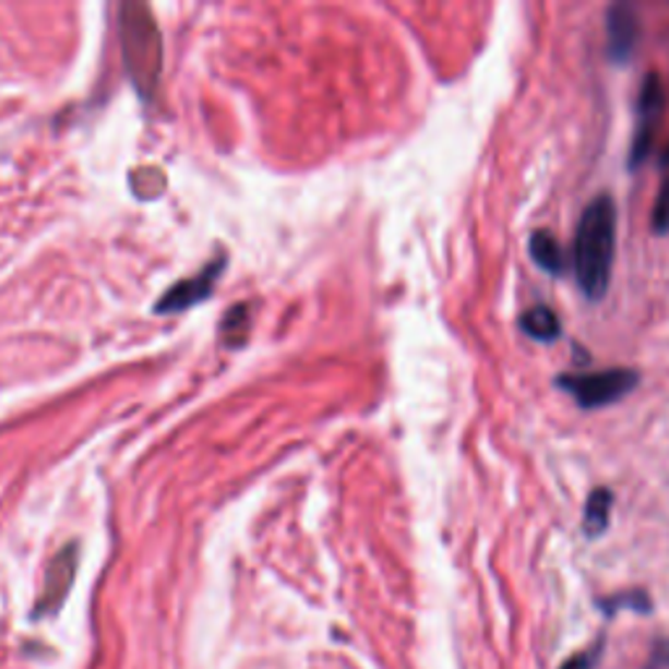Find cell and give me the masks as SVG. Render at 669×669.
<instances>
[{"label":"cell","mask_w":669,"mask_h":669,"mask_svg":"<svg viewBox=\"0 0 669 669\" xmlns=\"http://www.w3.org/2000/svg\"><path fill=\"white\" fill-rule=\"evenodd\" d=\"M528 251H531V260L539 264L541 270L549 275H562L568 267L565 251H562L560 241L549 230H536L528 241Z\"/></svg>","instance_id":"obj_8"},{"label":"cell","mask_w":669,"mask_h":669,"mask_svg":"<svg viewBox=\"0 0 669 669\" xmlns=\"http://www.w3.org/2000/svg\"><path fill=\"white\" fill-rule=\"evenodd\" d=\"M521 330L539 343H554L562 335V324L549 307H531L523 311Z\"/></svg>","instance_id":"obj_9"},{"label":"cell","mask_w":669,"mask_h":669,"mask_svg":"<svg viewBox=\"0 0 669 669\" xmlns=\"http://www.w3.org/2000/svg\"><path fill=\"white\" fill-rule=\"evenodd\" d=\"M607 35L612 61H628L641 37L638 13H635L631 5H612V9L607 11Z\"/></svg>","instance_id":"obj_6"},{"label":"cell","mask_w":669,"mask_h":669,"mask_svg":"<svg viewBox=\"0 0 669 669\" xmlns=\"http://www.w3.org/2000/svg\"><path fill=\"white\" fill-rule=\"evenodd\" d=\"M220 267L223 264L215 262V264H210L207 270H202L199 275L178 283V286H174L168 294H165V298L157 303L155 309L160 311V314H170V311H183V309L194 307L196 301H202V298L210 296L212 283H215L217 275H220Z\"/></svg>","instance_id":"obj_7"},{"label":"cell","mask_w":669,"mask_h":669,"mask_svg":"<svg viewBox=\"0 0 669 669\" xmlns=\"http://www.w3.org/2000/svg\"><path fill=\"white\" fill-rule=\"evenodd\" d=\"M618 251V207L609 194H599L583 210L573 243V270L588 301L607 296Z\"/></svg>","instance_id":"obj_1"},{"label":"cell","mask_w":669,"mask_h":669,"mask_svg":"<svg viewBox=\"0 0 669 669\" xmlns=\"http://www.w3.org/2000/svg\"><path fill=\"white\" fill-rule=\"evenodd\" d=\"M609 515H612V492L605 487L594 489L586 500V510H583V531L592 539L601 536L609 526Z\"/></svg>","instance_id":"obj_10"},{"label":"cell","mask_w":669,"mask_h":669,"mask_svg":"<svg viewBox=\"0 0 669 669\" xmlns=\"http://www.w3.org/2000/svg\"><path fill=\"white\" fill-rule=\"evenodd\" d=\"M607 614H614L618 609H635V612H648L652 609V599L644 592H628L620 596H609V599L601 601Z\"/></svg>","instance_id":"obj_12"},{"label":"cell","mask_w":669,"mask_h":669,"mask_svg":"<svg viewBox=\"0 0 669 669\" xmlns=\"http://www.w3.org/2000/svg\"><path fill=\"white\" fill-rule=\"evenodd\" d=\"M247 333H249V311L247 307H234L223 322L225 343H228V346H238V343L247 341Z\"/></svg>","instance_id":"obj_11"},{"label":"cell","mask_w":669,"mask_h":669,"mask_svg":"<svg viewBox=\"0 0 669 669\" xmlns=\"http://www.w3.org/2000/svg\"><path fill=\"white\" fill-rule=\"evenodd\" d=\"M121 50L134 87L142 97H155L163 79V35L147 3L126 0L121 5Z\"/></svg>","instance_id":"obj_2"},{"label":"cell","mask_w":669,"mask_h":669,"mask_svg":"<svg viewBox=\"0 0 669 669\" xmlns=\"http://www.w3.org/2000/svg\"><path fill=\"white\" fill-rule=\"evenodd\" d=\"M635 384H638V372H633V369H607V372L578 377L562 374L558 380V387L568 390L581 408L612 406L628 393H633Z\"/></svg>","instance_id":"obj_3"},{"label":"cell","mask_w":669,"mask_h":669,"mask_svg":"<svg viewBox=\"0 0 669 669\" xmlns=\"http://www.w3.org/2000/svg\"><path fill=\"white\" fill-rule=\"evenodd\" d=\"M661 110H665V89H661L657 74H648L644 79V87H641V97H638V129H635L633 150H631L633 168L644 163V157L652 152Z\"/></svg>","instance_id":"obj_4"},{"label":"cell","mask_w":669,"mask_h":669,"mask_svg":"<svg viewBox=\"0 0 669 669\" xmlns=\"http://www.w3.org/2000/svg\"><path fill=\"white\" fill-rule=\"evenodd\" d=\"M652 225H654V230H657L659 236L667 234V230H669V181L661 183L657 204H654Z\"/></svg>","instance_id":"obj_13"},{"label":"cell","mask_w":669,"mask_h":669,"mask_svg":"<svg viewBox=\"0 0 669 669\" xmlns=\"http://www.w3.org/2000/svg\"><path fill=\"white\" fill-rule=\"evenodd\" d=\"M76 560H79V547L76 545L63 547L61 552L56 554V560L50 562L48 578H45L43 596H39L37 614L56 612V609L63 605L65 596H69V592H71V583H74Z\"/></svg>","instance_id":"obj_5"},{"label":"cell","mask_w":669,"mask_h":669,"mask_svg":"<svg viewBox=\"0 0 669 669\" xmlns=\"http://www.w3.org/2000/svg\"><path fill=\"white\" fill-rule=\"evenodd\" d=\"M644 669H669V641L667 638H661L654 644Z\"/></svg>","instance_id":"obj_15"},{"label":"cell","mask_w":669,"mask_h":669,"mask_svg":"<svg viewBox=\"0 0 669 669\" xmlns=\"http://www.w3.org/2000/svg\"><path fill=\"white\" fill-rule=\"evenodd\" d=\"M601 641L596 646H592V648H586V652H581V654H575V657H571L565 661V665H562L560 669H594L596 665H599V657H601Z\"/></svg>","instance_id":"obj_14"}]
</instances>
